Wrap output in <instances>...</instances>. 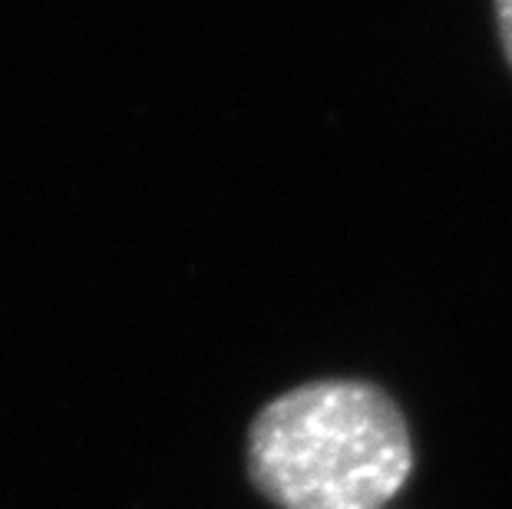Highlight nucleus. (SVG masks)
<instances>
[{
	"label": "nucleus",
	"mask_w": 512,
	"mask_h": 509,
	"mask_svg": "<svg viewBox=\"0 0 512 509\" xmlns=\"http://www.w3.org/2000/svg\"><path fill=\"white\" fill-rule=\"evenodd\" d=\"M496 14H499V34H503L506 57L512 63V0H496Z\"/></svg>",
	"instance_id": "nucleus-2"
},
{
	"label": "nucleus",
	"mask_w": 512,
	"mask_h": 509,
	"mask_svg": "<svg viewBox=\"0 0 512 509\" xmlns=\"http://www.w3.org/2000/svg\"><path fill=\"white\" fill-rule=\"evenodd\" d=\"M248 470L278 509H380L413 470L410 430L374 384H304L255 417Z\"/></svg>",
	"instance_id": "nucleus-1"
}]
</instances>
